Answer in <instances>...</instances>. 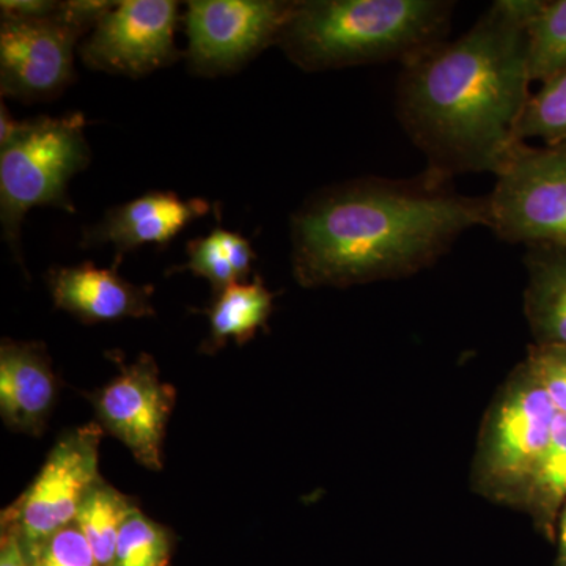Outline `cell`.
I'll list each match as a JSON object with an SVG mask.
<instances>
[{
    "label": "cell",
    "mask_w": 566,
    "mask_h": 566,
    "mask_svg": "<svg viewBox=\"0 0 566 566\" xmlns=\"http://www.w3.org/2000/svg\"><path fill=\"white\" fill-rule=\"evenodd\" d=\"M536 7V0H499L463 36L401 66L397 117L427 158V172L452 181L461 174L495 175L520 144Z\"/></svg>",
    "instance_id": "obj_1"
},
{
    "label": "cell",
    "mask_w": 566,
    "mask_h": 566,
    "mask_svg": "<svg viewBox=\"0 0 566 566\" xmlns=\"http://www.w3.org/2000/svg\"><path fill=\"white\" fill-rule=\"evenodd\" d=\"M490 221L488 196H463L452 180L427 170L406 180L338 182L294 211V279L305 289H348L409 277L433 266L461 234Z\"/></svg>",
    "instance_id": "obj_2"
},
{
    "label": "cell",
    "mask_w": 566,
    "mask_h": 566,
    "mask_svg": "<svg viewBox=\"0 0 566 566\" xmlns=\"http://www.w3.org/2000/svg\"><path fill=\"white\" fill-rule=\"evenodd\" d=\"M455 2L304 0L294 2L277 44L304 71L398 62L446 41Z\"/></svg>",
    "instance_id": "obj_3"
},
{
    "label": "cell",
    "mask_w": 566,
    "mask_h": 566,
    "mask_svg": "<svg viewBox=\"0 0 566 566\" xmlns=\"http://www.w3.org/2000/svg\"><path fill=\"white\" fill-rule=\"evenodd\" d=\"M558 412L524 360L485 412L472 463V490L494 504L524 509Z\"/></svg>",
    "instance_id": "obj_4"
},
{
    "label": "cell",
    "mask_w": 566,
    "mask_h": 566,
    "mask_svg": "<svg viewBox=\"0 0 566 566\" xmlns=\"http://www.w3.org/2000/svg\"><path fill=\"white\" fill-rule=\"evenodd\" d=\"M85 125L81 112L22 120L17 139L0 148V221L21 264V226L32 208L76 212L69 185L91 164Z\"/></svg>",
    "instance_id": "obj_5"
},
{
    "label": "cell",
    "mask_w": 566,
    "mask_h": 566,
    "mask_svg": "<svg viewBox=\"0 0 566 566\" xmlns=\"http://www.w3.org/2000/svg\"><path fill=\"white\" fill-rule=\"evenodd\" d=\"M488 199L490 229L502 241L566 249V140L516 144Z\"/></svg>",
    "instance_id": "obj_6"
},
{
    "label": "cell",
    "mask_w": 566,
    "mask_h": 566,
    "mask_svg": "<svg viewBox=\"0 0 566 566\" xmlns=\"http://www.w3.org/2000/svg\"><path fill=\"white\" fill-rule=\"evenodd\" d=\"M103 433L93 422L63 434L31 486L3 510L0 524L17 531L31 564L52 536L74 524L85 495L102 479Z\"/></svg>",
    "instance_id": "obj_7"
},
{
    "label": "cell",
    "mask_w": 566,
    "mask_h": 566,
    "mask_svg": "<svg viewBox=\"0 0 566 566\" xmlns=\"http://www.w3.org/2000/svg\"><path fill=\"white\" fill-rule=\"evenodd\" d=\"M294 2L282 0H192L185 14L189 66L200 76L243 69L277 44Z\"/></svg>",
    "instance_id": "obj_8"
},
{
    "label": "cell",
    "mask_w": 566,
    "mask_h": 566,
    "mask_svg": "<svg viewBox=\"0 0 566 566\" xmlns=\"http://www.w3.org/2000/svg\"><path fill=\"white\" fill-rule=\"evenodd\" d=\"M96 420L106 433L123 442L137 463L163 469L166 427L177 392L159 378L158 364L140 354L133 364L118 363V375L91 397Z\"/></svg>",
    "instance_id": "obj_9"
},
{
    "label": "cell",
    "mask_w": 566,
    "mask_h": 566,
    "mask_svg": "<svg viewBox=\"0 0 566 566\" xmlns=\"http://www.w3.org/2000/svg\"><path fill=\"white\" fill-rule=\"evenodd\" d=\"M178 2L123 0L80 48L88 69L142 77L178 61Z\"/></svg>",
    "instance_id": "obj_10"
},
{
    "label": "cell",
    "mask_w": 566,
    "mask_h": 566,
    "mask_svg": "<svg viewBox=\"0 0 566 566\" xmlns=\"http://www.w3.org/2000/svg\"><path fill=\"white\" fill-rule=\"evenodd\" d=\"M84 35L57 14L0 24V92L22 102L55 98L74 80V48Z\"/></svg>",
    "instance_id": "obj_11"
},
{
    "label": "cell",
    "mask_w": 566,
    "mask_h": 566,
    "mask_svg": "<svg viewBox=\"0 0 566 566\" xmlns=\"http://www.w3.org/2000/svg\"><path fill=\"white\" fill-rule=\"evenodd\" d=\"M211 207L207 200H182L175 192H148L132 202L111 208L106 216L85 230V248L109 244L115 249V266L125 253L145 244L166 245Z\"/></svg>",
    "instance_id": "obj_12"
},
{
    "label": "cell",
    "mask_w": 566,
    "mask_h": 566,
    "mask_svg": "<svg viewBox=\"0 0 566 566\" xmlns=\"http://www.w3.org/2000/svg\"><path fill=\"white\" fill-rule=\"evenodd\" d=\"M61 381L46 346L3 338L0 345V416L14 433L40 436L57 403Z\"/></svg>",
    "instance_id": "obj_13"
},
{
    "label": "cell",
    "mask_w": 566,
    "mask_h": 566,
    "mask_svg": "<svg viewBox=\"0 0 566 566\" xmlns=\"http://www.w3.org/2000/svg\"><path fill=\"white\" fill-rule=\"evenodd\" d=\"M48 286L55 307L85 324L155 315L151 285L125 281L117 271L92 263L52 268Z\"/></svg>",
    "instance_id": "obj_14"
},
{
    "label": "cell",
    "mask_w": 566,
    "mask_h": 566,
    "mask_svg": "<svg viewBox=\"0 0 566 566\" xmlns=\"http://www.w3.org/2000/svg\"><path fill=\"white\" fill-rule=\"evenodd\" d=\"M524 311L536 345L566 348V249L528 245Z\"/></svg>",
    "instance_id": "obj_15"
},
{
    "label": "cell",
    "mask_w": 566,
    "mask_h": 566,
    "mask_svg": "<svg viewBox=\"0 0 566 566\" xmlns=\"http://www.w3.org/2000/svg\"><path fill=\"white\" fill-rule=\"evenodd\" d=\"M274 294L263 285L262 279L238 282L216 294L210 307L203 311L210 322V334L203 342L202 352L212 354L222 349L227 342L248 344L273 314Z\"/></svg>",
    "instance_id": "obj_16"
},
{
    "label": "cell",
    "mask_w": 566,
    "mask_h": 566,
    "mask_svg": "<svg viewBox=\"0 0 566 566\" xmlns=\"http://www.w3.org/2000/svg\"><path fill=\"white\" fill-rule=\"evenodd\" d=\"M255 259V252L244 237L216 229L208 237L189 241L188 262L175 271H191L193 275L207 279L218 294L233 283L245 282Z\"/></svg>",
    "instance_id": "obj_17"
},
{
    "label": "cell",
    "mask_w": 566,
    "mask_h": 566,
    "mask_svg": "<svg viewBox=\"0 0 566 566\" xmlns=\"http://www.w3.org/2000/svg\"><path fill=\"white\" fill-rule=\"evenodd\" d=\"M137 509L139 506L133 497L115 490L103 479L85 495L74 524L87 539L99 566L114 564L123 524Z\"/></svg>",
    "instance_id": "obj_18"
},
{
    "label": "cell",
    "mask_w": 566,
    "mask_h": 566,
    "mask_svg": "<svg viewBox=\"0 0 566 566\" xmlns=\"http://www.w3.org/2000/svg\"><path fill=\"white\" fill-rule=\"evenodd\" d=\"M565 504L566 415H557L549 444L536 465L523 510L534 517L539 531L547 536H554L558 515Z\"/></svg>",
    "instance_id": "obj_19"
},
{
    "label": "cell",
    "mask_w": 566,
    "mask_h": 566,
    "mask_svg": "<svg viewBox=\"0 0 566 566\" xmlns=\"http://www.w3.org/2000/svg\"><path fill=\"white\" fill-rule=\"evenodd\" d=\"M532 82L566 70V0L538 2L528 22Z\"/></svg>",
    "instance_id": "obj_20"
},
{
    "label": "cell",
    "mask_w": 566,
    "mask_h": 566,
    "mask_svg": "<svg viewBox=\"0 0 566 566\" xmlns=\"http://www.w3.org/2000/svg\"><path fill=\"white\" fill-rule=\"evenodd\" d=\"M174 546L172 532L137 509L123 524L112 566H169Z\"/></svg>",
    "instance_id": "obj_21"
},
{
    "label": "cell",
    "mask_w": 566,
    "mask_h": 566,
    "mask_svg": "<svg viewBox=\"0 0 566 566\" xmlns=\"http://www.w3.org/2000/svg\"><path fill=\"white\" fill-rule=\"evenodd\" d=\"M539 139L543 144L566 140V70L543 82L531 95L517 123L516 140Z\"/></svg>",
    "instance_id": "obj_22"
},
{
    "label": "cell",
    "mask_w": 566,
    "mask_h": 566,
    "mask_svg": "<svg viewBox=\"0 0 566 566\" xmlns=\"http://www.w3.org/2000/svg\"><path fill=\"white\" fill-rule=\"evenodd\" d=\"M526 364L558 415H566V348L534 345L528 352Z\"/></svg>",
    "instance_id": "obj_23"
},
{
    "label": "cell",
    "mask_w": 566,
    "mask_h": 566,
    "mask_svg": "<svg viewBox=\"0 0 566 566\" xmlns=\"http://www.w3.org/2000/svg\"><path fill=\"white\" fill-rule=\"evenodd\" d=\"M32 566H99L76 524L63 528L43 546Z\"/></svg>",
    "instance_id": "obj_24"
},
{
    "label": "cell",
    "mask_w": 566,
    "mask_h": 566,
    "mask_svg": "<svg viewBox=\"0 0 566 566\" xmlns=\"http://www.w3.org/2000/svg\"><path fill=\"white\" fill-rule=\"evenodd\" d=\"M117 3L104 2V0H69V2H61L55 14L77 31L87 33L95 31L96 25L117 7Z\"/></svg>",
    "instance_id": "obj_25"
},
{
    "label": "cell",
    "mask_w": 566,
    "mask_h": 566,
    "mask_svg": "<svg viewBox=\"0 0 566 566\" xmlns=\"http://www.w3.org/2000/svg\"><path fill=\"white\" fill-rule=\"evenodd\" d=\"M61 2L52 0H2V18L11 20H44L57 13Z\"/></svg>",
    "instance_id": "obj_26"
},
{
    "label": "cell",
    "mask_w": 566,
    "mask_h": 566,
    "mask_svg": "<svg viewBox=\"0 0 566 566\" xmlns=\"http://www.w3.org/2000/svg\"><path fill=\"white\" fill-rule=\"evenodd\" d=\"M0 566H32L13 527L0 524Z\"/></svg>",
    "instance_id": "obj_27"
},
{
    "label": "cell",
    "mask_w": 566,
    "mask_h": 566,
    "mask_svg": "<svg viewBox=\"0 0 566 566\" xmlns=\"http://www.w3.org/2000/svg\"><path fill=\"white\" fill-rule=\"evenodd\" d=\"M558 551L556 566H566V504L558 515Z\"/></svg>",
    "instance_id": "obj_28"
}]
</instances>
